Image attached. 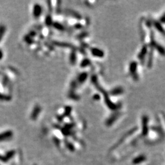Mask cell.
<instances>
[{
    "mask_svg": "<svg viewBox=\"0 0 165 165\" xmlns=\"http://www.w3.org/2000/svg\"><path fill=\"white\" fill-rule=\"evenodd\" d=\"M42 12V9L41 6L38 4H36L33 7V10H32V14L35 18H37L41 16Z\"/></svg>",
    "mask_w": 165,
    "mask_h": 165,
    "instance_id": "1",
    "label": "cell"
},
{
    "mask_svg": "<svg viewBox=\"0 0 165 165\" xmlns=\"http://www.w3.org/2000/svg\"><path fill=\"white\" fill-rule=\"evenodd\" d=\"M41 106L38 105H36L34 108L33 109V110L32 111L31 116V118L32 120H36V119L37 118L38 116H39V114H40V112H41Z\"/></svg>",
    "mask_w": 165,
    "mask_h": 165,
    "instance_id": "2",
    "label": "cell"
},
{
    "mask_svg": "<svg viewBox=\"0 0 165 165\" xmlns=\"http://www.w3.org/2000/svg\"><path fill=\"white\" fill-rule=\"evenodd\" d=\"M13 135L12 131H7L0 134V142L4 141L11 138Z\"/></svg>",
    "mask_w": 165,
    "mask_h": 165,
    "instance_id": "3",
    "label": "cell"
},
{
    "mask_svg": "<svg viewBox=\"0 0 165 165\" xmlns=\"http://www.w3.org/2000/svg\"><path fill=\"white\" fill-rule=\"evenodd\" d=\"M6 31V26L3 25H0V42L1 41Z\"/></svg>",
    "mask_w": 165,
    "mask_h": 165,
    "instance_id": "4",
    "label": "cell"
},
{
    "mask_svg": "<svg viewBox=\"0 0 165 165\" xmlns=\"http://www.w3.org/2000/svg\"><path fill=\"white\" fill-rule=\"evenodd\" d=\"M15 153V152L14 151H9L6 153V154L4 157H5V158H6V160L8 161L9 160H10V159H11L13 157H14Z\"/></svg>",
    "mask_w": 165,
    "mask_h": 165,
    "instance_id": "5",
    "label": "cell"
},
{
    "mask_svg": "<svg viewBox=\"0 0 165 165\" xmlns=\"http://www.w3.org/2000/svg\"><path fill=\"white\" fill-rule=\"evenodd\" d=\"M93 53H94V55H96V56H101L103 55L102 52L101 51L99 50H93Z\"/></svg>",
    "mask_w": 165,
    "mask_h": 165,
    "instance_id": "6",
    "label": "cell"
},
{
    "mask_svg": "<svg viewBox=\"0 0 165 165\" xmlns=\"http://www.w3.org/2000/svg\"><path fill=\"white\" fill-rule=\"evenodd\" d=\"M45 22H46V24H47V25L50 26L51 24V22H52V21H51V17H50V16H48L47 18H46Z\"/></svg>",
    "mask_w": 165,
    "mask_h": 165,
    "instance_id": "7",
    "label": "cell"
},
{
    "mask_svg": "<svg viewBox=\"0 0 165 165\" xmlns=\"http://www.w3.org/2000/svg\"><path fill=\"white\" fill-rule=\"evenodd\" d=\"M0 160L2 161V162H4V163H6V162H8V161L6 160V158H5V157L1 156V155H0Z\"/></svg>",
    "mask_w": 165,
    "mask_h": 165,
    "instance_id": "8",
    "label": "cell"
},
{
    "mask_svg": "<svg viewBox=\"0 0 165 165\" xmlns=\"http://www.w3.org/2000/svg\"><path fill=\"white\" fill-rule=\"evenodd\" d=\"M86 78V74L82 75H81V77H80V80H81V81H84V80H85Z\"/></svg>",
    "mask_w": 165,
    "mask_h": 165,
    "instance_id": "9",
    "label": "cell"
},
{
    "mask_svg": "<svg viewBox=\"0 0 165 165\" xmlns=\"http://www.w3.org/2000/svg\"><path fill=\"white\" fill-rule=\"evenodd\" d=\"M3 57V51H2L0 49V60H1Z\"/></svg>",
    "mask_w": 165,
    "mask_h": 165,
    "instance_id": "10",
    "label": "cell"
},
{
    "mask_svg": "<svg viewBox=\"0 0 165 165\" xmlns=\"http://www.w3.org/2000/svg\"><path fill=\"white\" fill-rule=\"evenodd\" d=\"M162 19V20L163 21V22H164V21H165V15H164V16L163 17V18Z\"/></svg>",
    "mask_w": 165,
    "mask_h": 165,
    "instance_id": "11",
    "label": "cell"
},
{
    "mask_svg": "<svg viewBox=\"0 0 165 165\" xmlns=\"http://www.w3.org/2000/svg\"><path fill=\"white\" fill-rule=\"evenodd\" d=\"M34 165H36V164H34Z\"/></svg>",
    "mask_w": 165,
    "mask_h": 165,
    "instance_id": "12",
    "label": "cell"
}]
</instances>
